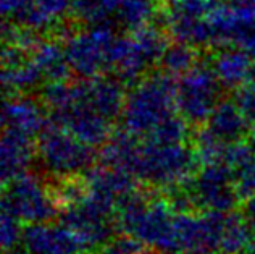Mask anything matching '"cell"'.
Masks as SVG:
<instances>
[{
	"label": "cell",
	"instance_id": "9",
	"mask_svg": "<svg viewBox=\"0 0 255 254\" xmlns=\"http://www.w3.org/2000/svg\"><path fill=\"white\" fill-rule=\"evenodd\" d=\"M65 224L81 240L84 248H96L110 242L113 233L112 203L94 195L79 201L66 214Z\"/></svg>",
	"mask_w": 255,
	"mask_h": 254
},
{
	"label": "cell",
	"instance_id": "3",
	"mask_svg": "<svg viewBox=\"0 0 255 254\" xmlns=\"http://www.w3.org/2000/svg\"><path fill=\"white\" fill-rule=\"evenodd\" d=\"M196 152L183 143H157L145 139L139 143L132 173L155 185H173L192 177Z\"/></svg>",
	"mask_w": 255,
	"mask_h": 254
},
{
	"label": "cell",
	"instance_id": "22",
	"mask_svg": "<svg viewBox=\"0 0 255 254\" xmlns=\"http://www.w3.org/2000/svg\"><path fill=\"white\" fill-rule=\"evenodd\" d=\"M137 254H166V253H162L160 250H155V248H147V250L139 251Z\"/></svg>",
	"mask_w": 255,
	"mask_h": 254
},
{
	"label": "cell",
	"instance_id": "16",
	"mask_svg": "<svg viewBox=\"0 0 255 254\" xmlns=\"http://www.w3.org/2000/svg\"><path fill=\"white\" fill-rule=\"evenodd\" d=\"M158 11L157 0H123L117 10V21L131 32L150 26Z\"/></svg>",
	"mask_w": 255,
	"mask_h": 254
},
{
	"label": "cell",
	"instance_id": "17",
	"mask_svg": "<svg viewBox=\"0 0 255 254\" xmlns=\"http://www.w3.org/2000/svg\"><path fill=\"white\" fill-rule=\"evenodd\" d=\"M194 57H196V53H194L191 45L178 42L165 49L160 62H162L166 75H184L187 70L194 66V62H196Z\"/></svg>",
	"mask_w": 255,
	"mask_h": 254
},
{
	"label": "cell",
	"instance_id": "10",
	"mask_svg": "<svg viewBox=\"0 0 255 254\" xmlns=\"http://www.w3.org/2000/svg\"><path fill=\"white\" fill-rule=\"evenodd\" d=\"M28 254H79L84 246L68 225L47 222L31 224L23 232Z\"/></svg>",
	"mask_w": 255,
	"mask_h": 254
},
{
	"label": "cell",
	"instance_id": "14",
	"mask_svg": "<svg viewBox=\"0 0 255 254\" xmlns=\"http://www.w3.org/2000/svg\"><path fill=\"white\" fill-rule=\"evenodd\" d=\"M249 53L243 49H225L217 53L212 68L225 88L243 86L247 78H251L252 63Z\"/></svg>",
	"mask_w": 255,
	"mask_h": 254
},
{
	"label": "cell",
	"instance_id": "13",
	"mask_svg": "<svg viewBox=\"0 0 255 254\" xmlns=\"http://www.w3.org/2000/svg\"><path fill=\"white\" fill-rule=\"evenodd\" d=\"M31 139L32 138L5 128L2 143V175L5 182L21 175L26 165L29 164L34 154Z\"/></svg>",
	"mask_w": 255,
	"mask_h": 254
},
{
	"label": "cell",
	"instance_id": "11",
	"mask_svg": "<svg viewBox=\"0 0 255 254\" xmlns=\"http://www.w3.org/2000/svg\"><path fill=\"white\" fill-rule=\"evenodd\" d=\"M249 120L244 117L236 102L221 101L205 122L204 131L223 148L243 143L249 131Z\"/></svg>",
	"mask_w": 255,
	"mask_h": 254
},
{
	"label": "cell",
	"instance_id": "18",
	"mask_svg": "<svg viewBox=\"0 0 255 254\" xmlns=\"http://www.w3.org/2000/svg\"><path fill=\"white\" fill-rule=\"evenodd\" d=\"M123 0H75L76 15L92 26L104 24L112 13H117Z\"/></svg>",
	"mask_w": 255,
	"mask_h": 254
},
{
	"label": "cell",
	"instance_id": "2",
	"mask_svg": "<svg viewBox=\"0 0 255 254\" xmlns=\"http://www.w3.org/2000/svg\"><path fill=\"white\" fill-rule=\"evenodd\" d=\"M117 220L128 235L139 242L176 251V217L170 216L166 203L129 195L123 199Z\"/></svg>",
	"mask_w": 255,
	"mask_h": 254
},
{
	"label": "cell",
	"instance_id": "20",
	"mask_svg": "<svg viewBox=\"0 0 255 254\" xmlns=\"http://www.w3.org/2000/svg\"><path fill=\"white\" fill-rule=\"evenodd\" d=\"M18 222L19 220L16 217H13L10 212L3 211L2 214V243L3 248H10L13 246L19 238V229H18Z\"/></svg>",
	"mask_w": 255,
	"mask_h": 254
},
{
	"label": "cell",
	"instance_id": "15",
	"mask_svg": "<svg viewBox=\"0 0 255 254\" xmlns=\"http://www.w3.org/2000/svg\"><path fill=\"white\" fill-rule=\"evenodd\" d=\"M5 128L34 138L44 128V117L34 102L16 99L5 105Z\"/></svg>",
	"mask_w": 255,
	"mask_h": 254
},
{
	"label": "cell",
	"instance_id": "21",
	"mask_svg": "<svg viewBox=\"0 0 255 254\" xmlns=\"http://www.w3.org/2000/svg\"><path fill=\"white\" fill-rule=\"evenodd\" d=\"M243 217L246 220L247 227H249L252 240L255 242V195L246 198V203L243 207Z\"/></svg>",
	"mask_w": 255,
	"mask_h": 254
},
{
	"label": "cell",
	"instance_id": "5",
	"mask_svg": "<svg viewBox=\"0 0 255 254\" xmlns=\"http://www.w3.org/2000/svg\"><path fill=\"white\" fill-rule=\"evenodd\" d=\"M41 164L57 177H75L84 172L92 162L89 144L81 141L68 130H47L37 144Z\"/></svg>",
	"mask_w": 255,
	"mask_h": 254
},
{
	"label": "cell",
	"instance_id": "23",
	"mask_svg": "<svg viewBox=\"0 0 255 254\" xmlns=\"http://www.w3.org/2000/svg\"><path fill=\"white\" fill-rule=\"evenodd\" d=\"M252 254H255V253H252Z\"/></svg>",
	"mask_w": 255,
	"mask_h": 254
},
{
	"label": "cell",
	"instance_id": "8",
	"mask_svg": "<svg viewBox=\"0 0 255 254\" xmlns=\"http://www.w3.org/2000/svg\"><path fill=\"white\" fill-rule=\"evenodd\" d=\"M3 211L18 220L37 224L50 220L57 212V206L52 195L34 175L21 173L11 178L10 186L5 190Z\"/></svg>",
	"mask_w": 255,
	"mask_h": 254
},
{
	"label": "cell",
	"instance_id": "1",
	"mask_svg": "<svg viewBox=\"0 0 255 254\" xmlns=\"http://www.w3.org/2000/svg\"><path fill=\"white\" fill-rule=\"evenodd\" d=\"M176 88L170 81V75L147 78L131 94H128L123 107V122L128 133L147 138L160 125L174 117Z\"/></svg>",
	"mask_w": 255,
	"mask_h": 254
},
{
	"label": "cell",
	"instance_id": "7",
	"mask_svg": "<svg viewBox=\"0 0 255 254\" xmlns=\"http://www.w3.org/2000/svg\"><path fill=\"white\" fill-rule=\"evenodd\" d=\"M115 37L104 24L78 32L66 44L65 57L70 70L81 78H96L99 73L110 68V53Z\"/></svg>",
	"mask_w": 255,
	"mask_h": 254
},
{
	"label": "cell",
	"instance_id": "12",
	"mask_svg": "<svg viewBox=\"0 0 255 254\" xmlns=\"http://www.w3.org/2000/svg\"><path fill=\"white\" fill-rule=\"evenodd\" d=\"M225 165L241 198L255 195V149L243 143L233 144L225 151Z\"/></svg>",
	"mask_w": 255,
	"mask_h": 254
},
{
	"label": "cell",
	"instance_id": "6",
	"mask_svg": "<svg viewBox=\"0 0 255 254\" xmlns=\"http://www.w3.org/2000/svg\"><path fill=\"white\" fill-rule=\"evenodd\" d=\"M187 207L226 212L238 203L239 193L228 167L223 162H209L205 169L192 175L189 188L184 190Z\"/></svg>",
	"mask_w": 255,
	"mask_h": 254
},
{
	"label": "cell",
	"instance_id": "4",
	"mask_svg": "<svg viewBox=\"0 0 255 254\" xmlns=\"http://www.w3.org/2000/svg\"><path fill=\"white\" fill-rule=\"evenodd\" d=\"M221 84L212 66L194 65L176 86V109L186 122L204 123L221 102Z\"/></svg>",
	"mask_w": 255,
	"mask_h": 254
},
{
	"label": "cell",
	"instance_id": "19",
	"mask_svg": "<svg viewBox=\"0 0 255 254\" xmlns=\"http://www.w3.org/2000/svg\"><path fill=\"white\" fill-rule=\"evenodd\" d=\"M234 102L238 104L244 117L249 120V123L255 125V81L251 79V83H244L241 86Z\"/></svg>",
	"mask_w": 255,
	"mask_h": 254
}]
</instances>
